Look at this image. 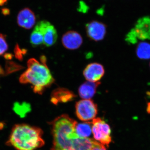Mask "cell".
Here are the masks:
<instances>
[{
	"mask_svg": "<svg viewBox=\"0 0 150 150\" xmlns=\"http://www.w3.org/2000/svg\"><path fill=\"white\" fill-rule=\"evenodd\" d=\"M40 62L34 58L27 62V69L21 75L19 81L22 84H30L33 92L42 94L55 82L47 64L46 56H40Z\"/></svg>",
	"mask_w": 150,
	"mask_h": 150,
	"instance_id": "1",
	"label": "cell"
},
{
	"mask_svg": "<svg viewBox=\"0 0 150 150\" xmlns=\"http://www.w3.org/2000/svg\"><path fill=\"white\" fill-rule=\"evenodd\" d=\"M43 131L37 127L26 124L13 126L6 144L17 150H33L44 144L41 138Z\"/></svg>",
	"mask_w": 150,
	"mask_h": 150,
	"instance_id": "2",
	"label": "cell"
},
{
	"mask_svg": "<svg viewBox=\"0 0 150 150\" xmlns=\"http://www.w3.org/2000/svg\"><path fill=\"white\" fill-rule=\"evenodd\" d=\"M76 122L67 114L60 115L52 122L54 149L70 150L73 139L79 137L75 132Z\"/></svg>",
	"mask_w": 150,
	"mask_h": 150,
	"instance_id": "3",
	"label": "cell"
},
{
	"mask_svg": "<svg viewBox=\"0 0 150 150\" xmlns=\"http://www.w3.org/2000/svg\"><path fill=\"white\" fill-rule=\"evenodd\" d=\"M92 123V130L95 139L103 145L108 146L111 142L110 126L99 118L93 119Z\"/></svg>",
	"mask_w": 150,
	"mask_h": 150,
	"instance_id": "4",
	"label": "cell"
},
{
	"mask_svg": "<svg viewBox=\"0 0 150 150\" xmlns=\"http://www.w3.org/2000/svg\"><path fill=\"white\" fill-rule=\"evenodd\" d=\"M76 114L83 121L93 120L98 112L97 105L91 99H83L76 103Z\"/></svg>",
	"mask_w": 150,
	"mask_h": 150,
	"instance_id": "5",
	"label": "cell"
},
{
	"mask_svg": "<svg viewBox=\"0 0 150 150\" xmlns=\"http://www.w3.org/2000/svg\"><path fill=\"white\" fill-rule=\"evenodd\" d=\"M35 27L43 34V45L51 47L56 43L58 38L57 30L49 21L43 20L38 22Z\"/></svg>",
	"mask_w": 150,
	"mask_h": 150,
	"instance_id": "6",
	"label": "cell"
},
{
	"mask_svg": "<svg viewBox=\"0 0 150 150\" xmlns=\"http://www.w3.org/2000/svg\"><path fill=\"white\" fill-rule=\"evenodd\" d=\"M86 30L88 37L94 41L103 40L106 34V25L97 21H93L87 23Z\"/></svg>",
	"mask_w": 150,
	"mask_h": 150,
	"instance_id": "7",
	"label": "cell"
},
{
	"mask_svg": "<svg viewBox=\"0 0 150 150\" xmlns=\"http://www.w3.org/2000/svg\"><path fill=\"white\" fill-rule=\"evenodd\" d=\"M105 74L104 67L97 63L89 64L83 70L84 77L88 81L97 82L101 80Z\"/></svg>",
	"mask_w": 150,
	"mask_h": 150,
	"instance_id": "8",
	"label": "cell"
},
{
	"mask_svg": "<svg viewBox=\"0 0 150 150\" xmlns=\"http://www.w3.org/2000/svg\"><path fill=\"white\" fill-rule=\"evenodd\" d=\"M83 40L81 35L74 30L67 31L62 37L63 46L67 49L76 50L82 44Z\"/></svg>",
	"mask_w": 150,
	"mask_h": 150,
	"instance_id": "9",
	"label": "cell"
},
{
	"mask_svg": "<svg viewBox=\"0 0 150 150\" xmlns=\"http://www.w3.org/2000/svg\"><path fill=\"white\" fill-rule=\"evenodd\" d=\"M17 21L20 27L29 30L32 28L35 25L36 17L34 13L31 9L25 8L18 13Z\"/></svg>",
	"mask_w": 150,
	"mask_h": 150,
	"instance_id": "10",
	"label": "cell"
},
{
	"mask_svg": "<svg viewBox=\"0 0 150 150\" xmlns=\"http://www.w3.org/2000/svg\"><path fill=\"white\" fill-rule=\"evenodd\" d=\"M76 96L73 92L64 88H58L51 93V102L54 104L65 103L74 100Z\"/></svg>",
	"mask_w": 150,
	"mask_h": 150,
	"instance_id": "11",
	"label": "cell"
},
{
	"mask_svg": "<svg viewBox=\"0 0 150 150\" xmlns=\"http://www.w3.org/2000/svg\"><path fill=\"white\" fill-rule=\"evenodd\" d=\"M100 82L88 81L81 85L78 90L79 96L83 99H90L96 93L97 89L100 85Z\"/></svg>",
	"mask_w": 150,
	"mask_h": 150,
	"instance_id": "12",
	"label": "cell"
},
{
	"mask_svg": "<svg viewBox=\"0 0 150 150\" xmlns=\"http://www.w3.org/2000/svg\"><path fill=\"white\" fill-rule=\"evenodd\" d=\"M96 141L89 138H74L72 141L70 150H91Z\"/></svg>",
	"mask_w": 150,
	"mask_h": 150,
	"instance_id": "13",
	"label": "cell"
},
{
	"mask_svg": "<svg viewBox=\"0 0 150 150\" xmlns=\"http://www.w3.org/2000/svg\"><path fill=\"white\" fill-rule=\"evenodd\" d=\"M92 122L78 123L76 122L75 123V132L78 137L80 138H87L90 137L92 133Z\"/></svg>",
	"mask_w": 150,
	"mask_h": 150,
	"instance_id": "14",
	"label": "cell"
},
{
	"mask_svg": "<svg viewBox=\"0 0 150 150\" xmlns=\"http://www.w3.org/2000/svg\"><path fill=\"white\" fill-rule=\"evenodd\" d=\"M13 110L17 115L23 118L31 111V106L30 103L26 102H16L14 103Z\"/></svg>",
	"mask_w": 150,
	"mask_h": 150,
	"instance_id": "15",
	"label": "cell"
},
{
	"mask_svg": "<svg viewBox=\"0 0 150 150\" xmlns=\"http://www.w3.org/2000/svg\"><path fill=\"white\" fill-rule=\"evenodd\" d=\"M136 53L137 56L140 59H150V43L145 42L139 43L137 46Z\"/></svg>",
	"mask_w": 150,
	"mask_h": 150,
	"instance_id": "16",
	"label": "cell"
},
{
	"mask_svg": "<svg viewBox=\"0 0 150 150\" xmlns=\"http://www.w3.org/2000/svg\"><path fill=\"white\" fill-rule=\"evenodd\" d=\"M30 43L33 47L43 45V36L42 33L35 27L30 36Z\"/></svg>",
	"mask_w": 150,
	"mask_h": 150,
	"instance_id": "17",
	"label": "cell"
},
{
	"mask_svg": "<svg viewBox=\"0 0 150 150\" xmlns=\"http://www.w3.org/2000/svg\"><path fill=\"white\" fill-rule=\"evenodd\" d=\"M23 67L12 62H7L6 65V71L5 74H8L21 69Z\"/></svg>",
	"mask_w": 150,
	"mask_h": 150,
	"instance_id": "18",
	"label": "cell"
},
{
	"mask_svg": "<svg viewBox=\"0 0 150 150\" xmlns=\"http://www.w3.org/2000/svg\"><path fill=\"white\" fill-rule=\"evenodd\" d=\"M8 48V44L6 40V35L0 33V56L4 54Z\"/></svg>",
	"mask_w": 150,
	"mask_h": 150,
	"instance_id": "19",
	"label": "cell"
},
{
	"mask_svg": "<svg viewBox=\"0 0 150 150\" xmlns=\"http://www.w3.org/2000/svg\"><path fill=\"white\" fill-rule=\"evenodd\" d=\"M27 53L26 50L21 49L20 48L18 44H17L14 49L15 55L16 57L20 61L23 59V57Z\"/></svg>",
	"mask_w": 150,
	"mask_h": 150,
	"instance_id": "20",
	"label": "cell"
},
{
	"mask_svg": "<svg viewBox=\"0 0 150 150\" xmlns=\"http://www.w3.org/2000/svg\"><path fill=\"white\" fill-rule=\"evenodd\" d=\"M91 150H106L103 145L96 141L91 149Z\"/></svg>",
	"mask_w": 150,
	"mask_h": 150,
	"instance_id": "21",
	"label": "cell"
},
{
	"mask_svg": "<svg viewBox=\"0 0 150 150\" xmlns=\"http://www.w3.org/2000/svg\"><path fill=\"white\" fill-rule=\"evenodd\" d=\"M2 13L4 16L8 15L10 13V11L7 8H3L1 9Z\"/></svg>",
	"mask_w": 150,
	"mask_h": 150,
	"instance_id": "22",
	"label": "cell"
},
{
	"mask_svg": "<svg viewBox=\"0 0 150 150\" xmlns=\"http://www.w3.org/2000/svg\"><path fill=\"white\" fill-rule=\"evenodd\" d=\"M13 56V55L12 54H6L5 55H4V58H5L7 60H10L12 59Z\"/></svg>",
	"mask_w": 150,
	"mask_h": 150,
	"instance_id": "23",
	"label": "cell"
},
{
	"mask_svg": "<svg viewBox=\"0 0 150 150\" xmlns=\"http://www.w3.org/2000/svg\"><path fill=\"white\" fill-rule=\"evenodd\" d=\"M9 0H0V6H3L6 4Z\"/></svg>",
	"mask_w": 150,
	"mask_h": 150,
	"instance_id": "24",
	"label": "cell"
},
{
	"mask_svg": "<svg viewBox=\"0 0 150 150\" xmlns=\"http://www.w3.org/2000/svg\"><path fill=\"white\" fill-rule=\"evenodd\" d=\"M4 74H5L4 71L0 66V75H4Z\"/></svg>",
	"mask_w": 150,
	"mask_h": 150,
	"instance_id": "25",
	"label": "cell"
},
{
	"mask_svg": "<svg viewBox=\"0 0 150 150\" xmlns=\"http://www.w3.org/2000/svg\"><path fill=\"white\" fill-rule=\"evenodd\" d=\"M147 112L149 113H150V103H149L148 104Z\"/></svg>",
	"mask_w": 150,
	"mask_h": 150,
	"instance_id": "26",
	"label": "cell"
},
{
	"mask_svg": "<svg viewBox=\"0 0 150 150\" xmlns=\"http://www.w3.org/2000/svg\"><path fill=\"white\" fill-rule=\"evenodd\" d=\"M4 127V123H0V130L3 129Z\"/></svg>",
	"mask_w": 150,
	"mask_h": 150,
	"instance_id": "27",
	"label": "cell"
},
{
	"mask_svg": "<svg viewBox=\"0 0 150 150\" xmlns=\"http://www.w3.org/2000/svg\"><path fill=\"white\" fill-rule=\"evenodd\" d=\"M56 150V149H53V150Z\"/></svg>",
	"mask_w": 150,
	"mask_h": 150,
	"instance_id": "28",
	"label": "cell"
},
{
	"mask_svg": "<svg viewBox=\"0 0 150 150\" xmlns=\"http://www.w3.org/2000/svg\"></svg>",
	"mask_w": 150,
	"mask_h": 150,
	"instance_id": "29",
	"label": "cell"
}]
</instances>
